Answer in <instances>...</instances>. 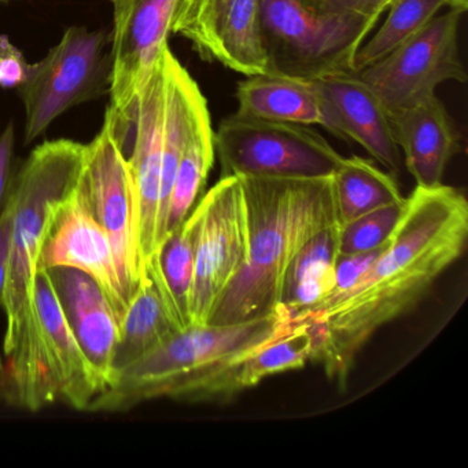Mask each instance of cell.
<instances>
[{
  "label": "cell",
  "mask_w": 468,
  "mask_h": 468,
  "mask_svg": "<svg viewBox=\"0 0 468 468\" xmlns=\"http://www.w3.org/2000/svg\"><path fill=\"white\" fill-rule=\"evenodd\" d=\"M468 202L451 186L419 187L407 198L401 220L377 261L341 297L297 316L311 323L312 361L342 388L358 353L383 325L424 297L434 282L464 253Z\"/></svg>",
  "instance_id": "obj_1"
},
{
  "label": "cell",
  "mask_w": 468,
  "mask_h": 468,
  "mask_svg": "<svg viewBox=\"0 0 468 468\" xmlns=\"http://www.w3.org/2000/svg\"><path fill=\"white\" fill-rule=\"evenodd\" d=\"M246 216V259L218 298L207 324L267 316L281 305L287 270L317 232L339 223L333 176L239 177Z\"/></svg>",
  "instance_id": "obj_2"
},
{
  "label": "cell",
  "mask_w": 468,
  "mask_h": 468,
  "mask_svg": "<svg viewBox=\"0 0 468 468\" xmlns=\"http://www.w3.org/2000/svg\"><path fill=\"white\" fill-rule=\"evenodd\" d=\"M297 317L279 305L267 316L235 324H191L120 371L87 412H128L144 402L169 399L207 401L227 368L286 333Z\"/></svg>",
  "instance_id": "obj_3"
},
{
  "label": "cell",
  "mask_w": 468,
  "mask_h": 468,
  "mask_svg": "<svg viewBox=\"0 0 468 468\" xmlns=\"http://www.w3.org/2000/svg\"><path fill=\"white\" fill-rule=\"evenodd\" d=\"M102 382L79 346L48 271L35 276L32 311L0 349V405L37 412L54 404L89 410Z\"/></svg>",
  "instance_id": "obj_4"
},
{
  "label": "cell",
  "mask_w": 468,
  "mask_h": 468,
  "mask_svg": "<svg viewBox=\"0 0 468 468\" xmlns=\"http://www.w3.org/2000/svg\"><path fill=\"white\" fill-rule=\"evenodd\" d=\"M87 160V144L57 139L32 150L10 185L12 238L4 308L9 346L32 311L35 276L40 250L65 199L78 187Z\"/></svg>",
  "instance_id": "obj_5"
},
{
  "label": "cell",
  "mask_w": 468,
  "mask_h": 468,
  "mask_svg": "<svg viewBox=\"0 0 468 468\" xmlns=\"http://www.w3.org/2000/svg\"><path fill=\"white\" fill-rule=\"evenodd\" d=\"M261 24L272 73L305 80L356 73V54L377 27L358 16L320 15L301 0H261Z\"/></svg>",
  "instance_id": "obj_6"
},
{
  "label": "cell",
  "mask_w": 468,
  "mask_h": 468,
  "mask_svg": "<svg viewBox=\"0 0 468 468\" xmlns=\"http://www.w3.org/2000/svg\"><path fill=\"white\" fill-rule=\"evenodd\" d=\"M221 177H331L342 157L306 125L232 114L215 131Z\"/></svg>",
  "instance_id": "obj_7"
},
{
  "label": "cell",
  "mask_w": 468,
  "mask_h": 468,
  "mask_svg": "<svg viewBox=\"0 0 468 468\" xmlns=\"http://www.w3.org/2000/svg\"><path fill=\"white\" fill-rule=\"evenodd\" d=\"M105 31L70 27L48 56L29 67L18 87L24 109V144H31L70 109L109 91L111 53Z\"/></svg>",
  "instance_id": "obj_8"
},
{
  "label": "cell",
  "mask_w": 468,
  "mask_h": 468,
  "mask_svg": "<svg viewBox=\"0 0 468 468\" xmlns=\"http://www.w3.org/2000/svg\"><path fill=\"white\" fill-rule=\"evenodd\" d=\"M462 15L449 9L435 16L407 42L357 72L388 113L432 97L446 81L465 83L467 75L459 54Z\"/></svg>",
  "instance_id": "obj_9"
},
{
  "label": "cell",
  "mask_w": 468,
  "mask_h": 468,
  "mask_svg": "<svg viewBox=\"0 0 468 468\" xmlns=\"http://www.w3.org/2000/svg\"><path fill=\"white\" fill-rule=\"evenodd\" d=\"M113 7L112 70L106 116L117 136L130 131L136 100L168 46L177 0H108Z\"/></svg>",
  "instance_id": "obj_10"
},
{
  "label": "cell",
  "mask_w": 468,
  "mask_h": 468,
  "mask_svg": "<svg viewBox=\"0 0 468 468\" xmlns=\"http://www.w3.org/2000/svg\"><path fill=\"white\" fill-rule=\"evenodd\" d=\"M80 187L92 216L111 242L120 278L131 300L141 278L136 199L127 155L108 116L102 130L87 144Z\"/></svg>",
  "instance_id": "obj_11"
},
{
  "label": "cell",
  "mask_w": 468,
  "mask_h": 468,
  "mask_svg": "<svg viewBox=\"0 0 468 468\" xmlns=\"http://www.w3.org/2000/svg\"><path fill=\"white\" fill-rule=\"evenodd\" d=\"M201 227L191 292V324H207L210 314L246 259V216L242 185L221 177L198 202Z\"/></svg>",
  "instance_id": "obj_12"
},
{
  "label": "cell",
  "mask_w": 468,
  "mask_h": 468,
  "mask_svg": "<svg viewBox=\"0 0 468 468\" xmlns=\"http://www.w3.org/2000/svg\"><path fill=\"white\" fill-rule=\"evenodd\" d=\"M163 51L150 72L149 79L139 92L133 122L128 131V133H133V152L130 157H127V161L136 199V215H138L136 238H138L141 276L144 275L154 256L158 207H160L164 106H165V70H164Z\"/></svg>",
  "instance_id": "obj_13"
},
{
  "label": "cell",
  "mask_w": 468,
  "mask_h": 468,
  "mask_svg": "<svg viewBox=\"0 0 468 468\" xmlns=\"http://www.w3.org/2000/svg\"><path fill=\"white\" fill-rule=\"evenodd\" d=\"M58 267L75 268L91 276L122 322L130 295L120 278L111 242L92 216L80 182L57 210L40 250L37 270Z\"/></svg>",
  "instance_id": "obj_14"
},
{
  "label": "cell",
  "mask_w": 468,
  "mask_h": 468,
  "mask_svg": "<svg viewBox=\"0 0 468 468\" xmlns=\"http://www.w3.org/2000/svg\"><path fill=\"white\" fill-rule=\"evenodd\" d=\"M48 273L70 331L106 390L113 382L119 316L100 284L83 271L58 267Z\"/></svg>",
  "instance_id": "obj_15"
},
{
  "label": "cell",
  "mask_w": 468,
  "mask_h": 468,
  "mask_svg": "<svg viewBox=\"0 0 468 468\" xmlns=\"http://www.w3.org/2000/svg\"><path fill=\"white\" fill-rule=\"evenodd\" d=\"M327 105L341 141L360 144L390 174L399 171L401 152L390 117L378 95L357 73L342 72L314 80Z\"/></svg>",
  "instance_id": "obj_16"
},
{
  "label": "cell",
  "mask_w": 468,
  "mask_h": 468,
  "mask_svg": "<svg viewBox=\"0 0 468 468\" xmlns=\"http://www.w3.org/2000/svg\"><path fill=\"white\" fill-rule=\"evenodd\" d=\"M394 139L419 187L442 185L446 166L459 153L460 138L437 95L388 113Z\"/></svg>",
  "instance_id": "obj_17"
},
{
  "label": "cell",
  "mask_w": 468,
  "mask_h": 468,
  "mask_svg": "<svg viewBox=\"0 0 468 468\" xmlns=\"http://www.w3.org/2000/svg\"><path fill=\"white\" fill-rule=\"evenodd\" d=\"M237 100V113L242 116L290 124L319 125L341 139L314 80L283 73L249 76L238 84Z\"/></svg>",
  "instance_id": "obj_18"
},
{
  "label": "cell",
  "mask_w": 468,
  "mask_h": 468,
  "mask_svg": "<svg viewBox=\"0 0 468 468\" xmlns=\"http://www.w3.org/2000/svg\"><path fill=\"white\" fill-rule=\"evenodd\" d=\"M201 227L198 205L155 251L144 273H150L160 290L169 316L183 328L191 325V292L196 273L197 242Z\"/></svg>",
  "instance_id": "obj_19"
},
{
  "label": "cell",
  "mask_w": 468,
  "mask_h": 468,
  "mask_svg": "<svg viewBox=\"0 0 468 468\" xmlns=\"http://www.w3.org/2000/svg\"><path fill=\"white\" fill-rule=\"evenodd\" d=\"M314 345L311 323L305 317L297 316V323L290 330L223 372L218 382L221 402L231 401L238 394L254 388L268 377L303 368L312 361Z\"/></svg>",
  "instance_id": "obj_20"
},
{
  "label": "cell",
  "mask_w": 468,
  "mask_h": 468,
  "mask_svg": "<svg viewBox=\"0 0 468 468\" xmlns=\"http://www.w3.org/2000/svg\"><path fill=\"white\" fill-rule=\"evenodd\" d=\"M179 330L166 311L157 284L150 273H144L120 322L112 361L113 380L120 371L160 346Z\"/></svg>",
  "instance_id": "obj_21"
},
{
  "label": "cell",
  "mask_w": 468,
  "mask_h": 468,
  "mask_svg": "<svg viewBox=\"0 0 468 468\" xmlns=\"http://www.w3.org/2000/svg\"><path fill=\"white\" fill-rule=\"evenodd\" d=\"M338 240L339 223L331 224L311 238L290 264L281 305L294 316L316 309L333 292Z\"/></svg>",
  "instance_id": "obj_22"
},
{
  "label": "cell",
  "mask_w": 468,
  "mask_h": 468,
  "mask_svg": "<svg viewBox=\"0 0 468 468\" xmlns=\"http://www.w3.org/2000/svg\"><path fill=\"white\" fill-rule=\"evenodd\" d=\"M245 76L272 73L265 48L261 0H229L218 29V58Z\"/></svg>",
  "instance_id": "obj_23"
},
{
  "label": "cell",
  "mask_w": 468,
  "mask_h": 468,
  "mask_svg": "<svg viewBox=\"0 0 468 468\" xmlns=\"http://www.w3.org/2000/svg\"><path fill=\"white\" fill-rule=\"evenodd\" d=\"M215 158V131L209 109L205 105L194 120L177 166L166 215V237L193 212Z\"/></svg>",
  "instance_id": "obj_24"
},
{
  "label": "cell",
  "mask_w": 468,
  "mask_h": 468,
  "mask_svg": "<svg viewBox=\"0 0 468 468\" xmlns=\"http://www.w3.org/2000/svg\"><path fill=\"white\" fill-rule=\"evenodd\" d=\"M339 224L372 210L402 201L393 174L382 171L374 161L353 155L342 160L333 175Z\"/></svg>",
  "instance_id": "obj_25"
},
{
  "label": "cell",
  "mask_w": 468,
  "mask_h": 468,
  "mask_svg": "<svg viewBox=\"0 0 468 468\" xmlns=\"http://www.w3.org/2000/svg\"><path fill=\"white\" fill-rule=\"evenodd\" d=\"M443 7H448L446 0H391L386 10L388 17L356 54V73L379 61L407 42Z\"/></svg>",
  "instance_id": "obj_26"
},
{
  "label": "cell",
  "mask_w": 468,
  "mask_h": 468,
  "mask_svg": "<svg viewBox=\"0 0 468 468\" xmlns=\"http://www.w3.org/2000/svg\"><path fill=\"white\" fill-rule=\"evenodd\" d=\"M229 0H177L171 34L185 37L205 61L218 58V29Z\"/></svg>",
  "instance_id": "obj_27"
},
{
  "label": "cell",
  "mask_w": 468,
  "mask_h": 468,
  "mask_svg": "<svg viewBox=\"0 0 468 468\" xmlns=\"http://www.w3.org/2000/svg\"><path fill=\"white\" fill-rule=\"evenodd\" d=\"M407 207V198L339 224V254L366 253L388 243Z\"/></svg>",
  "instance_id": "obj_28"
},
{
  "label": "cell",
  "mask_w": 468,
  "mask_h": 468,
  "mask_svg": "<svg viewBox=\"0 0 468 468\" xmlns=\"http://www.w3.org/2000/svg\"><path fill=\"white\" fill-rule=\"evenodd\" d=\"M385 246L386 243L380 246V248L366 251V253H338V257H336L335 260V267H334L335 284H334L333 292H331V294L328 295L317 308L331 303V301L336 300V298L344 295L345 292L352 290L353 287L358 283V281L368 272L369 268L377 261L378 257L380 256ZM312 311H314V309H312Z\"/></svg>",
  "instance_id": "obj_29"
},
{
  "label": "cell",
  "mask_w": 468,
  "mask_h": 468,
  "mask_svg": "<svg viewBox=\"0 0 468 468\" xmlns=\"http://www.w3.org/2000/svg\"><path fill=\"white\" fill-rule=\"evenodd\" d=\"M301 4L320 15L358 16L377 26L386 13L382 0H301Z\"/></svg>",
  "instance_id": "obj_30"
},
{
  "label": "cell",
  "mask_w": 468,
  "mask_h": 468,
  "mask_svg": "<svg viewBox=\"0 0 468 468\" xmlns=\"http://www.w3.org/2000/svg\"><path fill=\"white\" fill-rule=\"evenodd\" d=\"M29 67L9 37L0 35V87L18 89L28 78Z\"/></svg>",
  "instance_id": "obj_31"
},
{
  "label": "cell",
  "mask_w": 468,
  "mask_h": 468,
  "mask_svg": "<svg viewBox=\"0 0 468 468\" xmlns=\"http://www.w3.org/2000/svg\"><path fill=\"white\" fill-rule=\"evenodd\" d=\"M15 147L16 127L15 122H10L0 133V213L6 205L12 185Z\"/></svg>",
  "instance_id": "obj_32"
},
{
  "label": "cell",
  "mask_w": 468,
  "mask_h": 468,
  "mask_svg": "<svg viewBox=\"0 0 468 468\" xmlns=\"http://www.w3.org/2000/svg\"><path fill=\"white\" fill-rule=\"evenodd\" d=\"M10 238H12V207L6 201L4 210L0 213V306L4 305L5 287H6Z\"/></svg>",
  "instance_id": "obj_33"
},
{
  "label": "cell",
  "mask_w": 468,
  "mask_h": 468,
  "mask_svg": "<svg viewBox=\"0 0 468 468\" xmlns=\"http://www.w3.org/2000/svg\"><path fill=\"white\" fill-rule=\"evenodd\" d=\"M448 9L459 10V12L465 13L468 9V0H446Z\"/></svg>",
  "instance_id": "obj_34"
},
{
  "label": "cell",
  "mask_w": 468,
  "mask_h": 468,
  "mask_svg": "<svg viewBox=\"0 0 468 468\" xmlns=\"http://www.w3.org/2000/svg\"><path fill=\"white\" fill-rule=\"evenodd\" d=\"M383 6H385V10H388V5H390L391 0H382Z\"/></svg>",
  "instance_id": "obj_35"
},
{
  "label": "cell",
  "mask_w": 468,
  "mask_h": 468,
  "mask_svg": "<svg viewBox=\"0 0 468 468\" xmlns=\"http://www.w3.org/2000/svg\"><path fill=\"white\" fill-rule=\"evenodd\" d=\"M13 0H0V5H9Z\"/></svg>",
  "instance_id": "obj_36"
}]
</instances>
